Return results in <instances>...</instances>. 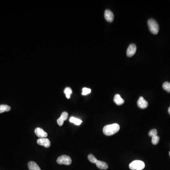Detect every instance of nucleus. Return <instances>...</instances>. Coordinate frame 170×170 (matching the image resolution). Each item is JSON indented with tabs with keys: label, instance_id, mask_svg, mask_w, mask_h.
Here are the masks:
<instances>
[{
	"label": "nucleus",
	"instance_id": "obj_1",
	"mask_svg": "<svg viewBox=\"0 0 170 170\" xmlns=\"http://www.w3.org/2000/svg\"><path fill=\"white\" fill-rule=\"evenodd\" d=\"M120 127L117 123L105 126L103 129V132L106 136H112L119 131Z\"/></svg>",
	"mask_w": 170,
	"mask_h": 170
},
{
	"label": "nucleus",
	"instance_id": "obj_2",
	"mask_svg": "<svg viewBox=\"0 0 170 170\" xmlns=\"http://www.w3.org/2000/svg\"><path fill=\"white\" fill-rule=\"evenodd\" d=\"M148 24L150 31L154 35L157 34L159 32V27L157 21L154 19H149Z\"/></svg>",
	"mask_w": 170,
	"mask_h": 170
},
{
	"label": "nucleus",
	"instance_id": "obj_3",
	"mask_svg": "<svg viewBox=\"0 0 170 170\" xmlns=\"http://www.w3.org/2000/svg\"><path fill=\"white\" fill-rule=\"evenodd\" d=\"M144 163L140 160H135L130 163L129 167L132 170H142L145 168Z\"/></svg>",
	"mask_w": 170,
	"mask_h": 170
},
{
	"label": "nucleus",
	"instance_id": "obj_4",
	"mask_svg": "<svg viewBox=\"0 0 170 170\" xmlns=\"http://www.w3.org/2000/svg\"><path fill=\"white\" fill-rule=\"evenodd\" d=\"M57 163L60 165H65L69 166L72 163V159L69 156L67 155H63L58 158Z\"/></svg>",
	"mask_w": 170,
	"mask_h": 170
},
{
	"label": "nucleus",
	"instance_id": "obj_5",
	"mask_svg": "<svg viewBox=\"0 0 170 170\" xmlns=\"http://www.w3.org/2000/svg\"><path fill=\"white\" fill-rule=\"evenodd\" d=\"M37 143L39 145H42L45 148H48L50 147L51 142L49 139L47 138H40L37 140Z\"/></svg>",
	"mask_w": 170,
	"mask_h": 170
},
{
	"label": "nucleus",
	"instance_id": "obj_6",
	"mask_svg": "<svg viewBox=\"0 0 170 170\" xmlns=\"http://www.w3.org/2000/svg\"><path fill=\"white\" fill-rule=\"evenodd\" d=\"M136 51V45L134 44H130L127 50V55L129 57H132L135 54Z\"/></svg>",
	"mask_w": 170,
	"mask_h": 170
},
{
	"label": "nucleus",
	"instance_id": "obj_7",
	"mask_svg": "<svg viewBox=\"0 0 170 170\" xmlns=\"http://www.w3.org/2000/svg\"><path fill=\"white\" fill-rule=\"evenodd\" d=\"M104 18L106 21L109 22H112L114 20V15L111 10H106L104 11Z\"/></svg>",
	"mask_w": 170,
	"mask_h": 170
},
{
	"label": "nucleus",
	"instance_id": "obj_8",
	"mask_svg": "<svg viewBox=\"0 0 170 170\" xmlns=\"http://www.w3.org/2000/svg\"><path fill=\"white\" fill-rule=\"evenodd\" d=\"M138 106L141 109H145L148 107V103L142 96H140L137 102Z\"/></svg>",
	"mask_w": 170,
	"mask_h": 170
},
{
	"label": "nucleus",
	"instance_id": "obj_9",
	"mask_svg": "<svg viewBox=\"0 0 170 170\" xmlns=\"http://www.w3.org/2000/svg\"><path fill=\"white\" fill-rule=\"evenodd\" d=\"M35 133L36 135L40 138H45L47 136V133L40 128H36Z\"/></svg>",
	"mask_w": 170,
	"mask_h": 170
},
{
	"label": "nucleus",
	"instance_id": "obj_10",
	"mask_svg": "<svg viewBox=\"0 0 170 170\" xmlns=\"http://www.w3.org/2000/svg\"><path fill=\"white\" fill-rule=\"evenodd\" d=\"M68 117V113L66 112H63L61 114L60 117L57 120V123L60 126H63V124L64 121H66Z\"/></svg>",
	"mask_w": 170,
	"mask_h": 170
},
{
	"label": "nucleus",
	"instance_id": "obj_11",
	"mask_svg": "<svg viewBox=\"0 0 170 170\" xmlns=\"http://www.w3.org/2000/svg\"><path fill=\"white\" fill-rule=\"evenodd\" d=\"M114 103L117 104V105H120L123 104L124 103V100L122 98L121 95L119 94H116L115 95L114 97V99H113Z\"/></svg>",
	"mask_w": 170,
	"mask_h": 170
},
{
	"label": "nucleus",
	"instance_id": "obj_12",
	"mask_svg": "<svg viewBox=\"0 0 170 170\" xmlns=\"http://www.w3.org/2000/svg\"><path fill=\"white\" fill-rule=\"evenodd\" d=\"M95 164H96V166L98 167V168L102 169V170H106L108 168L107 163L104 162L99 161V160H98Z\"/></svg>",
	"mask_w": 170,
	"mask_h": 170
},
{
	"label": "nucleus",
	"instance_id": "obj_13",
	"mask_svg": "<svg viewBox=\"0 0 170 170\" xmlns=\"http://www.w3.org/2000/svg\"><path fill=\"white\" fill-rule=\"evenodd\" d=\"M29 170H41L38 165L35 162L30 161L28 163Z\"/></svg>",
	"mask_w": 170,
	"mask_h": 170
},
{
	"label": "nucleus",
	"instance_id": "obj_14",
	"mask_svg": "<svg viewBox=\"0 0 170 170\" xmlns=\"http://www.w3.org/2000/svg\"><path fill=\"white\" fill-rule=\"evenodd\" d=\"M69 122L72 123H74L76 125H80L82 122V121L80 119H78L77 118L72 117L69 119Z\"/></svg>",
	"mask_w": 170,
	"mask_h": 170
},
{
	"label": "nucleus",
	"instance_id": "obj_15",
	"mask_svg": "<svg viewBox=\"0 0 170 170\" xmlns=\"http://www.w3.org/2000/svg\"><path fill=\"white\" fill-rule=\"evenodd\" d=\"M11 109L10 106L5 104H1L0 105V113H2L5 112H8Z\"/></svg>",
	"mask_w": 170,
	"mask_h": 170
},
{
	"label": "nucleus",
	"instance_id": "obj_16",
	"mask_svg": "<svg viewBox=\"0 0 170 170\" xmlns=\"http://www.w3.org/2000/svg\"><path fill=\"white\" fill-rule=\"evenodd\" d=\"M64 93H65V95H66L67 98L69 99L71 98V95L72 93V91L71 88L67 87L65 88V90L64 91Z\"/></svg>",
	"mask_w": 170,
	"mask_h": 170
},
{
	"label": "nucleus",
	"instance_id": "obj_17",
	"mask_svg": "<svg viewBox=\"0 0 170 170\" xmlns=\"http://www.w3.org/2000/svg\"><path fill=\"white\" fill-rule=\"evenodd\" d=\"M163 89L166 91L167 92L170 93V83L168 82H166L163 85Z\"/></svg>",
	"mask_w": 170,
	"mask_h": 170
},
{
	"label": "nucleus",
	"instance_id": "obj_18",
	"mask_svg": "<svg viewBox=\"0 0 170 170\" xmlns=\"http://www.w3.org/2000/svg\"><path fill=\"white\" fill-rule=\"evenodd\" d=\"M152 138V143L153 144H157L158 143V142H159V140H160L159 136H158L157 135L154 136H153Z\"/></svg>",
	"mask_w": 170,
	"mask_h": 170
},
{
	"label": "nucleus",
	"instance_id": "obj_19",
	"mask_svg": "<svg viewBox=\"0 0 170 170\" xmlns=\"http://www.w3.org/2000/svg\"><path fill=\"white\" fill-rule=\"evenodd\" d=\"M88 159L89 160L90 162L92 163H95L98 161V159H96L95 157L93 156V154H90L88 156Z\"/></svg>",
	"mask_w": 170,
	"mask_h": 170
},
{
	"label": "nucleus",
	"instance_id": "obj_20",
	"mask_svg": "<svg viewBox=\"0 0 170 170\" xmlns=\"http://www.w3.org/2000/svg\"><path fill=\"white\" fill-rule=\"evenodd\" d=\"M91 92V89H89V88H86V87H84L82 89V95H89Z\"/></svg>",
	"mask_w": 170,
	"mask_h": 170
},
{
	"label": "nucleus",
	"instance_id": "obj_21",
	"mask_svg": "<svg viewBox=\"0 0 170 170\" xmlns=\"http://www.w3.org/2000/svg\"><path fill=\"white\" fill-rule=\"evenodd\" d=\"M157 131L156 129H153V130H151L148 133L149 136H152V137L154 136H157Z\"/></svg>",
	"mask_w": 170,
	"mask_h": 170
},
{
	"label": "nucleus",
	"instance_id": "obj_22",
	"mask_svg": "<svg viewBox=\"0 0 170 170\" xmlns=\"http://www.w3.org/2000/svg\"><path fill=\"white\" fill-rule=\"evenodd\" d=\"M168 113H169V114H170V107L168 109Z\"/></svg>",
	"mask_w": 170,
	"mask_h": 170
},
{
	"label": "nucleus",
	"instance_id": "obj_23",
	"mask_svg": "<svg viewBox=\"0 0 170 170\" xmlns=\"http://www.w3.org/2000/svg\"><path fill=\"white\" fill-rule=\"evenodd\" d=\"M169 154H170V152H169Z\"/></svg>",
	"mask_w": 170,
	"mask_h": 170
}]
</instances>
